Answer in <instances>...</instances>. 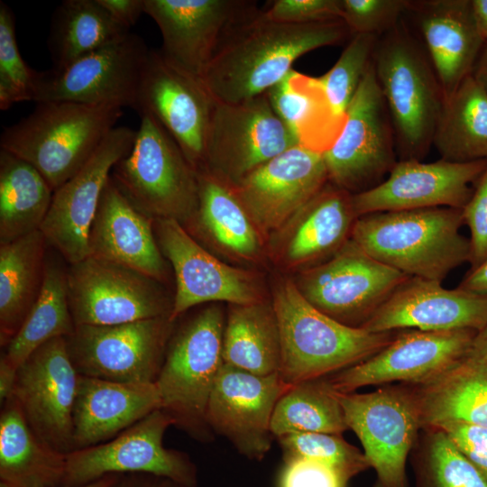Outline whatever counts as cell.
<instances>
[{
    "instance_id": "4fadbf2b",
    "label": "cell",
    "mask_w": 487,
    "mask_h": 487,
    "mask_svg": "<svg viewBox=\"0 0 487 487\" xmlns=\"http://www.w3.org/2000/svg\"><path fill=\"white\" fill-rule=\"evenodd\" d=\"M150 51L141 37L130 32L64 68L37 71L32 101L135 109Z\"/></svg>"
},
{
    "instance_id": "f1b7e54d",
    "label": "cell",
    "mask_w": 487,
    "mask_h": 487,
    "mask_svg": "<svg viewBox=\"0 0 487 487\" xmlns=\"http://www.w3.org/2000/svg\"><path fill=\"white\" fill-rule=\"evenodd\" d=\"M159 409L161 400L154 383L79 375L73 409L74 450L109 441Z\"/></svg>"
},
{
    "instance_id": "ee69618b",
    "label": "cell",
    "mask_w": 487,
    "mask_h": 487,
    "mask_svg": "<svg viewBox=\"0 0 487 487\" xmlns=\"http://www.w3.org/2000/svg\"><path fill=\"white\" fill-rule=\"evenodd\" d=\"M37 70L21 56L15 36V19L11 8L0 1V108L32 101Z\"/></svg>"
},
{
    "instance_id": "52a82bcc",
    "label": "cell",
    "mask_w": 487,
    "mask_h": 487,
    "mask_svg": "<svg viewBox=\"0 0 487 487\" xmlns=\"http://www.w3.org/2000/svg\"><path fill=\"white\" fill-rule=\"evenodd\" d=\"M140 116L133 144L113 168L111 179L148 216L190 225L198 208V172L152 115Z\"/></svg>"
},
{
    "instance_id": "d6a6232c",
    "label": "cell",
    "mask_w": 487,
    "mask_h": 487,
    "mask_svg": "<svg viewBox=\"0 0 487 487\" xmlns=\"http://www.w3.org/2000/svg\"><path fill=\"white\" fill-rule=\"evenodd\" d=\"M48 244L41 230L0 244V345L17 334L42 287Z\"/></svg>"
},
{
    "instance_id": "9f6ffc18",
    "label": "cell",
    "mask_w": 487,
    "mask_h": 487,
    "mask_svg": "<svg viewBox=\"0 0 487 487\" xmlns=\"http://www.w3.org/2000/svg\"><path fill=\"white\" fill-rule=\"evenodd\" d=\"M467 354L487 362V325L476 333Z\"/></svg>"
},
{
    "instance_id": "836d02e7",
    "label": "cell",
    "mask_w": 487,
    "mask_h": 487,
    "mask_svg": "<svg viewBox=\"0 0 487 487\" xmlns=\"http://www.w3.org/2000/svg\"><path fill=\"white\" fill-rule=\"evenodd\" d=\"M266 94L298 144L323 154L333 145L343 125L329 108L318 77L292 69Z\"/></svg>"
},
{
    "instance_id": "277c9868",
    "label": "cell",
    "mask_w": 487,
    "mask_h": 487,
    "mask_svg": "<svg viewBox=\"0 0 487 487\" xmlns=\"http://www.w3.org/2000/svg\"><path fill=\"white\" fill-rule=\"evenodd\" d=\"M372 65L400 161H422L433 145L445 101L425 48L400 21L378 37Z\"/></svg>"
},
{
    "instance_id": "ac0fdd59",
    "label": "cell",
    "mask_w": 487,
    "mask_h": 487,
    "mask_svg": "<svg viewBox=\"0 0 487 487\" xmlns=\"http://www.w3.org/2000/svg\"><path fill=\"white\" fill-rule=\"evenodd\" d=\"M79 374L66 337L37 348L18 368L13 398L34 434L62 454L74 450L73 409Z\"/></svg>"
},
{
    "instance_id": "f907efd6",
    "label": "cell",
    "mask_w": 487,
    "mask_h": 487,
    "mask_svg": "<svg viewBox=\"0 0 487 487\" xmlns=\"http://www.w3.org/2000/svg\"><path fill=\"white\" fill-rule=\"evenodd\" d=\"M110 16L120 25L130 30L141 15L145 14L144 0H97Z\"/></svg>"
},
{
    "instance_id": "ffe728a7",
    "label": "cell",
    "mask_w": 487,
    "mask_h": 487,
    "mask_svg": "<svg viewBox=\"0 0 487 487\" xmlns=\"http://www.w3.org/2000/svg\"><path fill=\"white\" fill-rule=\"evenodd\" d=\"M215 98L202 78L151 50L140 81L135 110L152 115L198 172L205 168L206 140Z\"/></svg>"
},
{
    "instance_id": "11a10c76",
    "label": "cell",
    "mask_w": 487,
    "mask_h": 487,
    "mask_svg": "<svg viewBox=\"0 0 487 487\" xmlns=\"http://www.w3.org/2000/svg\"><path fill=\"white\" fill-rule=\"evenodd\" d=\"M472 76L487 94V41L475 62Z\"/></svg>"
},
{
    "instance_id": "f5cc1de1",
    "label": "cell",
    "mask_w": 487,
    "mask_h": 487,
    "mask_svg": "<svg viewBox=\"0 0 487 487\" xmlns=\"http://www.w3.org/2000/svg\"><path fill=\"white\" fill-rule=\"evenodd\" d=\"M472 292L487 295V258L464 277L458 286Z\"/></svg>"
},
{
    "instance_id": "f35d334b",
    "label": "cell",
    "mask_w": 487,
    "mask_h": 487,
    "mask_svg": "<svg viewBox=\"0 0 487 487\" xmlns=\"http://www.w3.org/2000/svg\"><path fill=\"white\" fill-rule=\"evenodd\" d=\"M128 33L97 0L62 1L53 13L47 41L53 68H64Z\"/></svg>"
},
{
    "instance_id": "816d5d0a",
    "label": "cell",
    "mask_w": 487,
    "mask_h": 487,
    "mask_svg": "<svg viewBox=\"0 0 487 487\" xmlns=\"http://www.w3.org/2000/svg\"><path fill=\"white\" fill-rule=\"evenodd\" d=\"M110 487H181L173 481L147 473L116 474Z\"/></svg>"
},
{
    "instance_id": "30bf717a",
    "label": "cell",
    "mask_w": 487,
    "mask_h": 487,
    "mask_svg": "<svg viewBox=\"0 0 487 487\" xmlns=\"http://www.w3.org/2000/svg\"><path fill=\"white\" fill-rule=\"evenodd\" d=\"M335 393L348 429L358 436L375 471L374 487H407L406 464L421 429L409 384H386L366 393Z\"/></svg>"
},
{
    "instance_id": "5bb4252c",
    "label": "cell",
    "mask_w": 487,
    "mask_h": 487,
    "mask_svg": "<svg viewBox=\"0 0 487 487\" xmlns=\"http://www.w3.org/2000/svg\"><path fill=\"white\" fill-rule=\"evenodd\" d=\"M176 321L169 317L115 326H76L66 337L79 375L127 383H154Z\"/></svg>"
},
{
    "instance_id": "f546056e",
    "label": "cell",
    "mask_w": 487,
    "mask_h": 487,
    "mask_svg": "<svg viewBox=\"0 0 487 487\" xmlns=\"http://www.w3.org/2000/svg\"><path fill=\"white\" fill-rule=\"evenodd\" d=\"M421 428L450 422L487 428V362L466 354L421 383H408Z\"/></svg>"
},
{
    "instance_id": "b9f144b4",
    "label": "cell",
    "mask_w": 487,
    "mask_h": 487,
    "mask_svg": "<svg viewBox=\"0 0 487 487\" xmlns=\"http://www.w3.org/2000/svg\"><path fill=\"white\" fill-rule=\"evenodd\" d=\"M379 36L354 34L334 66L318 77L326 102L344 125L346 111L370 65Z\"/></svg>"
},
{
    "instance_id": "d6986e66",
    "label": "cell",
    "mask_w": 487,
    "mask_h": 487,
    "mask_svg": "<svg viewBox=\"0 0 487 487\" xmlns=\"http://www.w3.org/2000/svg\"><path fill=\"white\" fill-rule=\"evenodd\" d=\"M476 331L399 330L370 358L326 376L334 391L348 393L370 385L421 383L441 373L470 351Z\"/></svg>"
},
{
    "instance_id": "74e56055",
    "label": "cell",
    "mask_w": 487,
    "mask_h": 487,
    "mask_svg": "<svg viewBox=\"0 0 487 487\" xmlns=\"http://www.w3.org/2000/svg\"><path fill=\"white\" fill-rule=\"evenodd\" d=\"M433 146L448 161L487 160V94L472 74L445 98Z\"/></svg>"
},
{
    "instance_id": "2e32d148",
    "label": "cell",
    "mask_w": 487,
    "mask_h": 487,
    "mask_svg": "<svg viewBox=\"0 0 487 487\" xmlns=\"http://www.w3.org/2000/svg\"><path fill=\"white\" fill-rule=\"evenodd\" d=\"M158 245L175 276L170 320L207 302L244 305L264 300L257 277L211 254L174 219H154Z\"/></svg>"
},
{
    "instance_id": "7bdbcfd3",
    "label": "cell",
    "mask_w": 487,
    "mask_h": 487,
    "mask_svg": "<svg viewBox=\"0 0 487 487\" xmlns=\"http://www.w3.org/2000/svg\"><path fill=\"white\" fill-rule=\"evenodd\" d=\"M284 462L309 459L323 463L350 481L371 468L363 453L346 442L342 435L297 433L278 437Z\"/></svg>"
},
{
    "instance_id": "ba28073f",
    "label": "cell",
    "mask_w": 487,
    "mask_h": 487,
    "mask_svg": "<svg viewBox=\"0 0 487 487\" xmlns=\"http://www.w3.org/2000/svg\"><path fill=\"white\" fill-rule=\"evenodd\" d=\"M409 278L350 238L326 261L299 271L294 283L314 308L339 323L362 328Z\"/></svg>"
},
{
    "instance_id": "e0dca14e",
    "label": "cell",
    "mask_w": 487,
    "mask_h": 487,
    "mask_svg": "<svg viewBox=\"0 0 487 487\" xmlns=\"http://www.w3.org/2000/svg\"><path fill=\"white\" fill-rule=\"evenodd\" d=\"M136 131L115 126L87 163L52 196L41 226L49 246L73 264L89 256L88 234L113 168L131 150Z\"/></svg>"
},
{
    "instance_id": "bcb514c9",
    "label": "cell",
    "mask_w": 487,
    "mask_h": 487,
    "mask_svg": "<svg viewBox=\"0 0 487 487\" xmlns=\"http://www.w3.org/2000/svg\"><path fill=\"white\" fill-rule=\"evenodd\" d=\"M262 12L269 20L284 23L342 20L341 0H275Z\"/></svg>"
},
{
    "instance_id": "d590c367",
    "label": "cell",
    "mask_w": 487,
    "mask_h": 487,
    "mask_svg": "<svg viewBox=\"0 0 487 487\" xmlns=\"http://www.w3.org/2000/svg\"><path fill=\"white\" fill-rule=\"evenodd\" d=\"M53 192L32 164L0 149V244L40 230Z\"/></svg>"
},
{
    "instance_id": "60d3db41",
    "label": "cell",
    "mask_w": 487,
    "mask_h": 487,
    "mask_svg": "<svg viewBox=\"0 0 487 487\" xmlns=\"http://www.w3.org/2000/svg\"><path fill=\"white\" fill-rule=\"evenodd\" d=\"M409 457L416 487H487V481L440 428H421Z\"/></svg>"
},
{
    "instance_id": "4dcf8cb0",
    "label": "cell",
    "mask_w": 487,
    "mask_h": 487,
    "mask_svg": "<svg viewBox=\"0 0 487 487\" xmlns=\"http://www.w3.org/2000/svg\"><path fill=\"white\" fill-rule=\"evenodd\" d=\"M66 455L44 444L16 400L1 405L0 487H62Z\"/></svg>"
},
{
    "instance_id": "ab89813d",
    "label": "cell",
    "mask_w": 487,
    "mask_h": 487,
    "mask_svg": "<svg viewBox=\"0 0 487 487\" xmlns=\"http://www.w3.org/2000/svg\"><path fill=\"white\" fill-rule=\"evenodd\" d=\"M347 429L343 409L326 376L291 385L279 399L271 423L277 438L297 433L342 435Z\"/></svg>"
},
{
    "instance_id": "681fc988",
    "label": "cell",
    "mask_w": 487,
    "mask_h": 487,
    "mask_svg": "<svg viewBox=\"0 0 487 487\" xmlns=\"http://www.w3.org/2000/svg\"><path fill=\"white\" fill-rule=\"evenodd\" d=\"M442 429L487 481V428L459 422L443 424Z\"/></svg>"
},
{
    "instance_id": "f6af8a7d",
    "label": "cell",
    "mask_w": 487,
    "mask_h": 487,
    "mask_svg": "<svg viewBox=\"0 0 487 487\" xmlns=\"http://www.w3.org/2000/svg\"><path fill=\"white\" fill-rule=\"evenodd\" d=\"M408 3L403 0H341L342 20L351 36H381L400 22Z\"/></svg>"
},
{
    "instance_id": "d4e9b609",
    "label": "cell",
    "mask_w": 487,
    "mask_h": 487,
    "mask_svg": "<svg viewBox=\"0 0 487 487\" xmlns=\"http://www.w3.org/2000/svg\"><path fill=\"white\" fill-rule=\"evenodd\" d=\"M487 325V295L441 281L409 277L362 327L381 333L403 329L479 332Z\"/></svg>"
},
{
    "instance_id": "7402d4cb",
    "label": "cell",
    "mask_w": 487,
    "mask_h": 487,
    "mask_svg": "<svg viewBox=\"0 0 487 487\" xmlns=\"http://www.w3.org/2000/svg\"><path fill=\"white\" fill-rule=\"evenodd\" d=\"M289 387L279 373L261 376L224 363L207 404L208 426L241 455L262 460L271 446L275 406Z\"/></svg>"
},
{
    "instance_id": "484cf974",
    "label": "cell",
    "mask_w": 487,
    "mask_h": 487,
    "mask_svg": "<svg viewBox=\"0 0 487 487\" xmlns=\"http://www.w3.org/2000/svg\"><path fill=\"white\" fill-rule=\"evenodd\" d=\"M357 218L352 194L328 182L271 236L272 255L289 270L318 264L351 238Z\"/></svg>"
},
{
    "instance_id": "7c38bea8",
    "label": "cell",
    "mask_w": 487,
    "mask_h": 487,
    "mask_svg": "<svg viewBox=\"0 0 487 487\" xmlns=\"http://www.w3.org/2000/svg\"><path fill=\"white\" fill-rule=\"evenodd\" d=\"M68 299L75 326H115L170 317L173 299L161 281L134 269L87 256L68 264Z\"/></svg>"
},
{
    "instance_id": "db71d44e",
    "label": "cell",
    "mask_w": 487,
    "mask_h": 487,
    "mask_svg": "<svg viewBox=\"0 0 487 487\" xmlns=\"http://www.w3.org/2000/svg\"><path fill=\"white\" fill-rule=\"evenodd\" d=\"M17 370L3 356L0 357V403L3 405L13 396Z\"/></svg>"
},
{
    "instance_id": "4316f807",
    "label": "cell",
    "mask_w": 487,
    "mask_h": 487,
    "mask_svg": "<svg viewBox=\"0 0 487 487\" xmlns=\"http://www.w3.org/2000/svg\"><path fill=\"white\" fill-rule=\"evenodd\" d=\"M89 256L142 272L161 282L168 275L154 233V219L137 209L108 180L88 234Z\"/></svg>"
},
{
    "instance_id": "6f0895ef",
    "label": "cell",
    "mask_w": 487,
    "mask_h": 487,
    "mask_svg": "<svg viewBox=\"0 0 487 487\" xmlns=\"http://www.w3.org/2000/svg\"><path fill=\"white\" fill-rule=\"evenodd\" d=\"M471 2L478 29L487 41V0H471Z\"/></svg>"
},
{
    "instance_id": "6da1fadb",
    "label": "cell",
    "mask_w": 487,
    "mask_h": 487,
    "mask_svg": "<svg viewBox=\"0 0 487 487\" xmlns=\"http://www.w3.org/2000/svg\"><path fill=\"white\" fill-rule=\"evenodd\" d=\"M351 35L342 20L295 24L256 9L224 35L202 80L216 100L237 103L266 94L304 54Z\"/></svg>"
},
{
    "instance_id": "8992f818",
    "label": "cell",
    "mask_w": 487,
    "mask_h": 487,
    "mask_svg": "<svg viewBox=\"0 0 487 487\" xmlns=\"http://www.w3.org/2000/svg\"><path fill=\"white\" fill-rule=\"evenodd\" d=\"M223 310L210 305L174 331L154 382L161 409L174 426L199 441L209 438L207 419L210 394L224 364Z\"/></svg>"
},
{
    "instance_id": "44dd1931",
    "label": "cell",
    "mask_w": 487,
    "mask_h": 487,
    "mask_svg": "<svg viewBox=\"0 0 487 487\" xmlns=\"http://www.w3.org/2000/svg\"><path fill=\"white\" fill-rule=\"evenodd\" d=\"M487 167V160L454 162L398 161L378 186L352 194L356 216L436 207L463 209Z\"/></svg>"
},
{
    "instance_id": "83f0119b",
    "label": "cell",
    "mask_w": 487,
    "mask_h": 487,
    "mask_svg": "<svg viewBox=\"0 0 487 487\" xmlns=\"http://www.w3.org/2000/svg\"><path fill=\"white\" fill-rule=\"evenodd\" d=\"M425 51L444 97L473 72L486 42L476 24L471 0L409 1Z\"/></svg>"
},
{
    "instance_id": "9a60e30c",
    "label": "cell",
    "mask_w": 487,
    "mask_h": 487,
    "mask_svg": "<svg viewBox=\"0 0 487 487\" xmlns=\"http://www.w3.org/2000/svg\"><path fill=\"white\" fill-rule=\"evenodd\" d=\"M297 144L267 94L237 103L215 99L203 170L237 185L256 169Z\"/></svg>"
},
{
    "instance_id": "3957f363",
    "label": "cell",
    "mask_w": 487,
    "mask_h": 487,
    "mask_svg": "<svg viewBox=\"0 0 487 487\" xmlns=\"http://www.w3.org/2000/svg\"><path fill=\"white\" fill-rule=\"evenodd\" d=\"M463 225L458 208L376 212L356 219L351 238L394 270L442 281L470 260V241L460 233Z\"/></svg>"
},
{
    "instance_id": "8fae6325",
    "label": "cell",
    "mask_w": 487,
    "mask_h": 487,
    "mask_svg": "<svg viewBox=\"0 0 487 487\" xmlns=\"http://www.w3.org/2000/svg\"><path fill=\"white\" fill-rule=\"evenodd\" d=\"M174 420L159 409L109 441L66 455L62 487H78L106 475L147 473L181 487H197V468L189 456L166 448L163 436Z\"/></svg>"
},
{
    "instance_id": "c3c4849f",
    "label": "cell",
    "mask_w": 487,
    "mask_h": 487,
    "mask_svg": "<svg viewBox=\"0 0 487 487\" xmlns=\"http://www.w3.org/2000/svg\"><path fill=\"white\" fill-rule=\"evenodd\" d=\"M280 487H346L348 480L332 467L314 460L284 462Z\"/></svg>"
},
{
    "instance_id": "5b68a950",
    "label": "cell",
    "mask_w": 487,
    "mask_h": 487,
    "mask_svg": "<svg viewBox=\"0 0 487 487\" xmlns=\"http://www.w3.org/2000/svg\"><path fill=\"white\" fill-rule=\"evenodd\" d=\"M123 108L73 102H41L5 128L0 149L32 164L55 191L91 158L115 127Z\"/></svg>"
},
{
    "instance_id": "91938a15",
    "label": "cell",
    "mask_w": 487,
    "mask_h": 487,
    "mask_svg": "<svg viewBox=\"0 0 487 487\" xmlns=\"http://www.w3.org/2000/svg\"></svg>"
},
{
    "instance_id": "603a6c76",
    "label": "cell",
    "mask_w": 487,
    "mask_h": 487,
    "mask_svg": "<svg viewBox=\"0 0 487 487\" xmlns=\"http://www.w3.org/2000/svg\"><path fill=\"white\" fill-rule=\"evenodd\" d=\"M144 6L160 29L161 56L199 78L228 29L258 8L248 0H144Z\"/></svg>"
},
{
    "instance_id": "e575fe53",
    "label": "cell",
    "mask_w": 487,
    "mask_h": 487,
    "mask_svg": "<svg viewBox=\"0 0 487 487\" xmlns=\"http://www.w3.org/2000/svg\"><path fill=\"white\" fill-rule=\"evenodd\" d=\"M222 356L230 364L256 375L280 372L281 344L272 304L230 305L225 323Z\"/></svg>"
},
{
    "instance_id": "7a4b0ae2",
    "label": "cell",
    "mask_w": 487,
    "mask_h": 487,
    "mask_svg": "<svg viewBox=\"0 0 487 487\" xmlns=\"http://www.w3.org/2000/svg\"><path fill=\"white\" fill-rule=\"evenodd\" d=\"M271 304L280 335L279 374L290 386L365 361L389 345L398 333H373L339 323L308 303L289 279L277 282Z\"/></svg>"
},
{
    "instance_id": "7dc6e473",
    "label": "cell",
    "mask_w": 487,
    "mask_h": 487,
    "mask_svg": "<svg viewBox=\"0 0 487 487\" xmlns=\"http://www.w3.org/2000/svg\"><path fill=\"white\" fill-rule=\"evenodd\" d=\"M462 212L471 234L469 262L473 269L487 258V167Z\"/></svg>"
},
{
    "instance_id": "8d00e7d4",
    "label": "cell",
    "mask_w": 487,
    "mask_h": 487,
    "mask_svg": "<svg viewBox=\"0 0 487 487\" xmlns=\"http://www.w3.org/2000/svg\"><path fill=\"white\" fill-rule=\"evenodd\" d=\"M62 261L61 256L46 257L40 294L23 326L1 354L16 369L43 344L68 337L75 330L68 299V266Z\"/></svg>"
},
{
    "instance_id": "1f68e13d",
    "label": "cell",
    "mask_w": 487,
    "mask_h": 487,
    "mask_svg": "<svg viewBox=\"0 0 487 487\" xmlns=\"http://www.w3.org/2000/svg\"><path fill=\"white\" fill-rule=\"evenodd\" d=\"M191 224L237 259L256 262L262 253L264 238L235 186L207 170L198 172V208Z\"/></svg>"
},
{
    "instance_id": "cb8c5ba5",
    "label": "cell",
    "mask_w": 487,
    "mask_h": 487,
    "mask_svg": "<svg viewBox=\"0 0 487 487\" xmlns=\"http://www.w3.org/2000/svg\"><path fill=\"white\" fill-rule=\"evenodd\" d=\"M328 182L323 153L297 144L234 186L265 240L280 230Z\"/></svg>"
},
{
    "instance_id": "680465c9",
    "label": "cell",
    "mask_w": 487,
    "mask_h": 487,
    "mask_svg": "<svg viewBox=\"0 0 487 487\" xmlns=\"http://www.w3.org/2000/svg\"><path fill=\"white\" fill-rule=\"evenodd\" d=\"M115 477H116V474L106 475L91 483L82 485V486H78V487H110L112 483L114 482Z\"/></svg>"
},
{
    "instance_id": "9c48e42d",
    "label": "cell",
    "mask_w": 487,
    "mask_h": 487,
    "mask_svg": "<svg viewBox=\"0 0 487 487\" xmlns=\"http://www.w3.org/2000/svg\"><path fill=\"white\" fill-rule=\"evenodd\" d=\"M323 155L329 182L351 194L378 186L398 162L394 132L372 59L338 137Z\"/></svg>"
}]
</instances>
